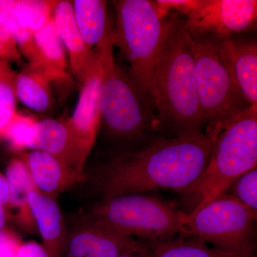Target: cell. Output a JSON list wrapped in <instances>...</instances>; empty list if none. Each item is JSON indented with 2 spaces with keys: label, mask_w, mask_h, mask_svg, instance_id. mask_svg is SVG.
I'll return each instance as SVG.
<instances>
[{
  "label": "cell",
  "mask_w": 257,
  "mask_h": 257,
  "mask_svg": "<svg viewBox=\"0 0 257 257\" xmlns=\"http://www.w3.org/2000/svg\"><path fill=\"white\" fill-rule=\"evenodd\" d=\"M212 149L204 134L155 139L99 164L87 181L101 198L158 190L183 194L204 173Z\"/></svg>",
  "instance_id": "1"
},
{
  "label": "cell",
  "mask_w": 257,
  "mask_h": 257,
  "mask_svg": "<svg viewBox=\"0 0 257 257\" xmlns=\"http://www.w3.org/2000/svg\"><path fill=\"white\" fill-rule=\"evenodd\" d=\"M154 105L163 130L174 137L204 134L190 37L184 20L171 13L170 24L155 74Z\"/></svg>",
  "instance_id": "2"
},
{
  "label": "cell",
  "mask_w": 257,
  "mask_h": 257,
  "mask_svg": "<svg viewBox=\"0 0 257 257\" xmlns=\"http://www.w3.org/2000/svg\"><path fill=\"white\" fill-rule=\"evenodd\" d=\"M113 48L109 41L94 49L102 69L100 128L115 141L140 143L163 127L151 99L130 72L115 62Z\"/></svg>",
  "instance_id": "3"
},
{
  "label": "cell",
  "mask_w": 257,
  "mask_h": 257,
  "mask_svg": "<svg viewBox=\"0 0 257 257\" xmlns=\"http://www.w3.org/2000/svg\"><path fill=\"white\" fill-rule=\"evenodd\" d=\"M112 3L116 13L111 37L113 46L119 49L130 64L128 72L154 104L155 71L167 40L171 13L160 10L150 0Z\"/></svg>",
  "instance_id": "4"
},
{
  "label": "cell",
  "mask_w": 257,
  "mask_h": 257,
  "mask_svg": "<svg viewBox=\"0 0 257 257\" xmlns=\"http://www.w3.org/2000/svg\"><path fill=\"white\" fill-rule=\"evenodd\" d=\"M189 35L205 123L204 135L214 145L221 132L251 105L245 100L231 73L223 50V37Z\"/></svg>",
  "instance_id": "5"
},
{
  "label": "cell",
  "mask_w": 257,
  "mask_h": 257,
  "mask_svg": "<svg viewBox=\"0 0 257 257\" xmlns=\"http://www.w3.org/2000/svg\"><path fill=\"white\" fill-rule=\"evenodd\" d=\"M257 165V104L248 106L218 136L207 168L184 197L197 211Z\"/></svg>",
  "instance_id": "6"
},
{
  "label": "cell",
  "mask_w": 257,
  "mask_h": 257,
  "mask_svg": "<svg viewBox=\"0 0 257 257\" xmlns=\"http://www.w3.org/2000/svg\"><path fill=\"white\" fill-rule=\"evenodd\" d=\"M182 211L145 193L102 198L88 213L92 221L126 237L147 243L163 242L181 234Z\"/></svg>",
  "instance_id": "7"
},
{
  "label": "cell",
  "mask_w": 257,
  "mask_h": 257,
  "mask_svg": "<svg viewBox=\"0 0 257 257\" xmlns=\"http://www.w3.org/2000/svg\"><path fill=\"white\" fill-rule=\"evenodd\" d=\"M257 214L224 192L197 211H182L181 234L230 252L255 253Z\"/></svg>",
  "instance_id": "8"
},
{
  "label": "cell",
  "mask_w": 257,
  "mask_h": 257,
  "mask_svg": "<svg viewBox=\"0 0 257 257\" xmlns=\"http://www.w3.org/2000/svg\"><path fill=\"white\" fill-rule=\"evenodd\" d=\"M100 62L92 50L77 77L79 98L73 114L66 119L72 136L75 168L82 179L84 167L100 131Z\"/></svg>",
  "instance_id": "9"
},
{
  "label": "cell",
  "mask_w": 257,
  "mask_h": 257,
  "mask_svg": "<svg viewBox=\"0 0 257 257\" xmlns=\"http://www.w3.org/2000/svg\"><path fill=\"white\" fill-rule=\"evenodd\" d=\"M256 20V0H199L184 27L189 34L231 37L254 30Z\"/></svg>",
  "instance_id": "10"
},
{
  "label": "cell",
  "mask_w": 257,
  "mask_h": 257,
  "mask_svg": "<svg viewBox=\"0 0 257 257\" xmlns=\"http://www.w3.org/2000/svg\"><path fill=\"white\" fill-rule=\"evenodd\" d=\"M141 243L142 241L121 236L96 223L85 220L67 234L62 257H119Z\"/></svg>",
  "instance_id": "11"
},
{
  "label": "cell",
  "mask_w": 257,
  "mask_h": 257,
  "mask_svg": "<svg viewBox=\"0 0 257 257\" xmlns=\"http://www.w3.org/2000/svg\"><path fill=\"white\" fill-rule=\"evenodd\" d=\"M19 157L28 167L37 190L55 200L79 181L73 171L47 152L32 150Z\"/></svg>",
  "instance_id": "12"
},
{
  "label": "cell",
  "mask_w": 257,
  "mask_h": 257,
  "mask_svg": "<svg viewBox=\"0 0 257 257\" xmlns=\"http://www.w3.org/2000/svg\"><path fill=\"white\" fill-rule=\"evenodd\" d=\"M29 204L37 234L49 257L63 256L68 232L57 200L35 190L30 192Z\"/></svg>",
  "instance_id": "13"
},
{
  "label": "cell",
  "mask_w": 257,
  "mask_h": 257,
  "mask_svg": "<svg viewBox=\"0 0 257 257\" xmlns=\"http://www.w3.org/2000/svg\"><path fill=\"white\" fill-rule=\"evenodd\" d=\"M223 50L231 73L245 100L257 104V44L249 40L222 37Z\"/></svg>",
  "instance_id": "14"
},
{
  "label": "cell",
  "mask_w": 257,
  "mask_h": 257,
  "mask_svg": "<svg viewBox=\"0 0 257 257\" xmlns=\"http://www.w3.org/2000/svg\"><path fill=\"white\" fill-rule=\"evenodd\" d=\"M10 189L8 209L13 210V220L25 232L37 234L29 204V196L37 190L28 167L20 157H15L8 163L5 173Z\"/></svg>",
  "instance_id": "15"
},
{
  "label": "cell",
  "mask_w": 257,
  "mask_h": 257,
  "mask_svg": "<svg viewBox=\"0 0 257 257\" xmlns=\"http://www.w3.org/2000/svg\"><path fill=\"white\" fill-rule=\"evenodd\" d=\"M34 39L39 55L38 65L35 68L41 71L51 82L72 84L73 82L68 72L66 50L53 18L34 35Z\"/></svg>",
  "instance_id": "16"
},
{
  "label": "cell",
  "mask_w": 257,
  "mask_h": 257,
  "mask_svg": "<svg viewBox=\"0 0 257 257\" xmlns=\"http://www.w3.org/2000/svg\"><path fill=\"white\" fill-rule=\"evenodd\" d=\"M72 4L76 23L89 50L110 41L113 26L109 18L107 2L74 0Z\"/></svg>",
  "instance_id": "17"
},
{
  "label": "cell",
  "mask_w": 257,
  "mask_h": 257,
  "mask_svg": "<svg viewBox=\"0 0 257 257\" xmlns=\"http://www.w3.org/2000/svg\"><path fill=\"white\" fill-rule=\"evenodd\" d=\"M57 33L68 54L69 70L77 79L92 50L83 40L74 19L72 1H57L52 15Z\"/></svg>",
  "instance_id": "18"
},
{
  "label": "cell",
  "mask_w": 257,
  "mask_h": 257,
  "mask_svg": "<svg viewBox=\"0 0 257 257\" xmlns=\"http://www.w3.org/2000/svg\"><path fill=\"white\" fill-rule=\"evenodd\" d=\"M38 135L35 150H42L58 159L77 177L72 136L66 120L45 119L37 121Z\"/></svg>",
  "instance_id": "19"
},
{
  "label": "cell",
  "mask_w": 257,
  "mask_h": 257,
  "mask_svg": "<svg viewBox=\"0 0 257 257\" xmlns=\"http://www.w3.org/2000/svg\"><path fill=\"white\" fill-rule=\"evenodd\" d=\"M145 243L150 257H256V253L230 252L210 247L197 238L182 234L163 242Z\"/></svg>",
  "instance_id": "20"
},
{
  "label": "cell",
  "mask_w": 257,
  "mask_h": 257,
  "mask_svg": "<svg viewBox=\"0 0 257 257\" xmlns=\"http://www.w3.org/2000/svg\"><path fill=\"white\" fill-rule=\"evenodd\" d=\"M51 82L38 69L28 64L17 74L15 94L17 99L29 109L44 113L52 106Z\"/></svg>",
  "instance_id": "21"
},
{
  "label": "cell",
  "mask_w": 257,
  "mask_h": 257,
  "mask_svg": "<svg viewBox=\"0 0 257 257\" xmlns=\"http://www.w3.org/2000/svg\"><path fill=\"white\" fill-rule=\"evenodd\" d=\"M55 0H14L15 16L23 26L35 35L52 19Z\"/></svg>",
  "instance_id": "22"
},
{
  "label": "cell",
  "mask_w": 257,
  "mask_h": 257,
  "mask_svg": "<svg viewBox=\"0 0 257 257\" xmlns=\"http://www.w3.org/2000/svg\"><path fill=\"white\" fill-rule=\"evenodd\" d=\"M13 5L14 0H0V14L4 17L9 25L21 55L28 61L29 64L37 67L39 63V55L34 34L18 21L15 15Z\"/></svg>",
  "instance_id": "23"
},
{
  "label": "cell",
  "mask_w": 257,
  "mask_h": 257,
  "mask_svg": "<svg viewBox=\"0 0 257 257\" xmlns=\"http://www.w3.org/2000/svg\"><path fill=\"white\" fill-rule=\"evenodd\" d=\"M37 120L32 116L17 112L3 135V140L8 143L13 151L23 152L35 150L38 135Z\"/></svg>",
  "instance_id": "24"
},
{
  "label": "cell",
  "mask_w": 257,
  "mask_h": 257,
  "mask_svg": "<svg viewBox=\"0 0 257 257\" xmlns=\"http://www.w3.org/2000/svg\"><path fill=\"white\" fill-rule=\"evenodd\" d=\"M17 74L9 62L0 60V133L8 127L18 112L15 94Z\"/></svg>",
  "instance_id": "25"
},
{
  "label": "cell",
  "mask_w": 257,
  "mask_h": 257,
  "mask_svg": "<svg viewBox=\"0 0 257 257\" xmlns=\"http://www.w3.org/2000/svg\"><path fill=\"white\" fill-rule=\"evenodd\" d=\"M257 214V170L248 171L235 179L226 192Z\"/></svg>",
  "instance_id": "26"
},
{
  "label": "cell",
  "mask_w": 257,
  "mask_h": 257,
  "mask_svg": "<svg viewBox=\"0 0 257 257\" xmlns=\"http://www.w3.org/2000/svg\"><path fill=\"white\" fill-rule=\"evenodd\" d=\"M0 60L14 62L19 64L23 63V56L15 42L8 23L4 17L0 14Z\"/></svg>",
  "instance_id": "27"
},
{
  "label": "cell",
  "mask_w": 257,
  "mask_h": 257,
  "mask_svg": "<svg viewBox=\"0 0 257 257\" xmlns=\"http://www.w3.org/2000/svg\"><path fill=\"white\" fill-rule=\"evenodd\" d=\"M21 238L9 227L0 229V257H17Z\"/></svg>",
  "instance_id": "28"
},
{
  "label": "cell",
  "mask_w": 257,
  "mask_h": 257,
  "mask_svg": "<svg viewBox=\"0 0 257 257\" xmlns=\"http://www.w3.org/2000/svg\"><path fill=\"white\" fill-rule=\"evenodd\" d=\"M160 10L167 13L175 11L179 15L188 17L199 5V0H156Z\"/></svg>",
  "instance_id": "29"
},
{
  "label": "cell",
  "mask_w": 257,
  "mask_h": 257,
  "mask_svg": "<svg viewBox=\"0 0 257 257\" xmlns=\"http://www.w3.org/2000/svg\"><path fill=\"white\" fill-rule=\"evenodd\" d=\"M17 257H49L42 243L30 241L22 243Z\"/></svg>",
  "instance_id": "30"
},
{
  "label": "cell",
  "mask_w": 257,
  "mask_h": 257,
  "mask_svg": "<svg viewBox=\"0 0 257 257\" xmlns=\"http://www.w3.org/2000/svg\"><path fill=\"white\" fill-rule=\"evenodd\" d=\"M10 203V189L4 174L0 172V205L8 209Z\"/></svg>",
  "instance_id": "31"
},
{
  "label": "cell",
  "mask_w": 257,
  "mask_h": 257,
  "mask_svg": "<svg viewBox=\"0 0 257 257\" xmlns=\"http://www.w3.org/2000/svg\"><path fill=\"white\" fill-rule=\"evenodd\" d=\"M119 257H150L147 253L146 245L144 241H142L139 246L136 247L130 248L125 251Z\"/></svg>",
  "instance_id": "32"
},
{
  "label": "cell",
  "mask_w": 257,
  "mask_h": 257,
  "mask_svg": "<svg viewBox=\"0 0 257 257\" xmlns=\"http://www.w3.org/2000/svg\"><path fill=\"white\" fill-rule=\"evenodd\" d=\"M8 216L6 209L3 206L0 205V229H5L8 226Z\"/></svg>",
  "instance_id": "33"
}]
</instances>
